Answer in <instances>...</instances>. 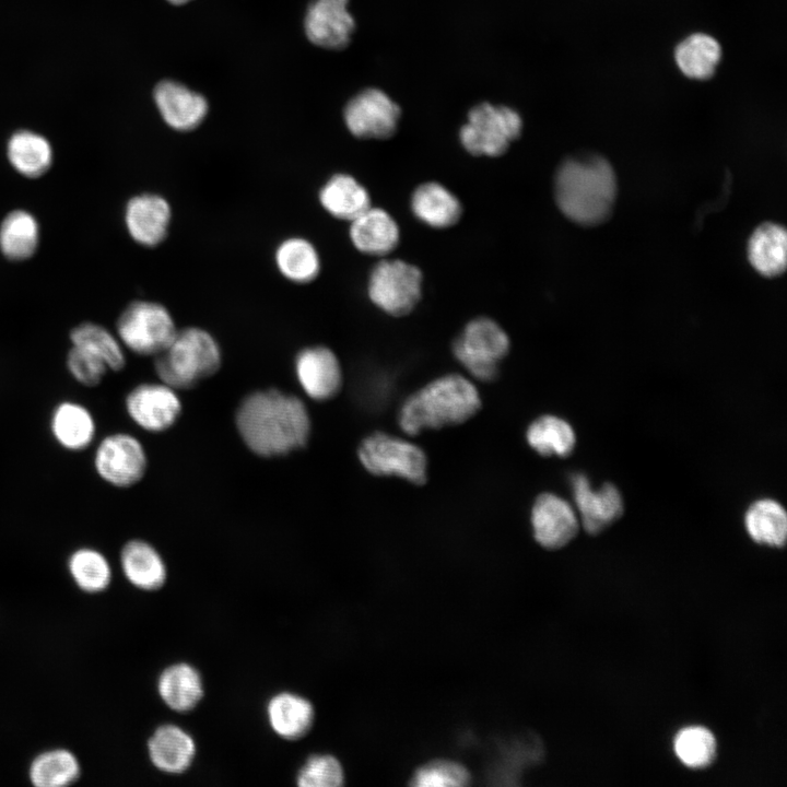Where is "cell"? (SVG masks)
Wrapping results in <instances>:
<instances>
[{"mask_svg": "<svg viewBox=\"0 0 787 787\" xmlns=\"http://www.w3.org/2000/svg\"><path fill=\"white\" fill-rule=\"evenodd\" d=\"M80 775L78 757L63 748L40 752L28 766V778L36 787H66L75 783Z\"/></svg>", "mask_w": 787, "mask_h": 787, "instance_id": "obj_32", "label": "cell"}, {"mask_svg": "<svg viewBox=\"0 0 787 787\" xmlns=\"http://www.w3.org/2000/svg\"><path fill=\"white\" fill-rule=\"evenodd\" d=\"M411 209L420 221L436 228L453 226L462 212L456 196L438 183L420 185L411 197Z\"/></svg>", "mask_w": 787, "mask_h": 787, "instance_id": "obj_28", "label": "cell"}, {"mask_svg": "<svg viewBox=\"0 0 787 787\" xmlns=\"http://www.w3.org/2000/svg\"><path fill=\"white\" fill-rule=\"evenodd\" d=\"M422 273L402 260H383L371 271L367 283L369 299L392 316L409 314L421 297Z\"/></svg>", "mask_w": 787, "mask_h": 787, "instance_id": "obj_10", "label": "cell"}, {"mask_svg": "<svg viewBox=\"0 0 787 787\" xmlns=\"http://www.w3.org/2000/svg\"><path fill=\"white\" fill-rule=\"evenodd\" d=\"M153 98L163 121L174 131L196 130L209 113L207 98L177 81L163 80L157 83Z\"/></svg>", "mask_w": 787, "mask_h": 787, "instance_id": "obj_16", "label": "cell"}, {"mask_svg": "<svg viewBox=\"0 0 787 787\" xmlns=\"http://www.w3.org/2000/svg\"><path fill=\"white\" fill-rule=\"evenodd\" d=\"M509 350L502 327L486 317L471 320L455 340L453 351L460 364L477 379L490 381Z\"/></svg>", "mask_w": 787, "mask_h": 787, "instance_id": "obj_9", "label": "cell"}, {"mask_svg": "<svg viewBox=\"0 0 787 787\" xmlns=\"http://www.w3.org/2000/svg\"><path fill=\"white\" fill-rule=\"evenodd\" d=\"M677 757L690 768L708 766L716 756L717 743L710 730L702 726L681 729L673 741Z\"/></svg>", "mask_w": 787, "mask_h": 787, "instance_id": "obj_37", "label": "cell"}, {"mask_svg": "<svg viewBox=\"0 0 787 787\" xmlns=\"http://www.w3.org/2000/svg\"><path fill=\"white\" fill-rule=\"evenodd\" d=\"M234 422L245 446L262 458L286 456L304 448L312 433L305 402L275 387L245 395L236 407Z\"/></svg>", "mask_w": 787, "mask_h": 787, "instance_id": "obj_1", "label": "cell"}, {"mask_svg": "<svg viewBox=\"0 0 787 787\" xmlns=\"http://www.w3.org/2000/svg\"><path fill=\"white\" fill-rule=\"evenodd\" d=\"M531 525L537 542L554 550L575 538L579 521L575 510L564 498L553 493H542L532 505Z\"/></svg>", "mask_w": 787, "mask_h": 787, "instance_id": "obj_19", "label": "cell"}, {"mask_svg": "<svg viewBox=\"0 0 787 787\" xmlns=\"http://www.w3.org/2000/svg\"><path fill=\"white\" fill-rule=\"evenodd\" d=\"M342 116L355 138L385 140L397 132L401 108L384 90L365 87L346 102Z\"/></svg>", "mask_w": 787, "mask_h": 787, "instance_id": "obj_11", "label": "cell"}, {"mask_svg": "<svg viewBox=\"0 0 787 787\" xmlns=\"http://www.w3.org/2000/svg\"><path fill=\"white\" fill-rule=\"evenodd\" d=\"M350 0H313L305 13L304 31L315 46L327 50L346 48L356 30Z\"/></svg>", "mask_w": 787, "mask_h": 787, "instance_id": "obj_15", "label": "cell"}, {"mask_svg": "<svg viewBox=\"0 0 787 787\" xmlns=\"http://www.w3.org/2000/svg\"><path fill=\"white\" fill-rule=\"evenodd\" d=\"M166 1H168L169 3H172V4H174V5H183V4H186V3H188V2H190V1H192V0H166Z\"/></svg>", "mask_w": 787, "mask_h": 787, "instance_id": "obj_41", "label": "cell"}, {"mask_svg": "<svg viewBox=\"0 0 787 787\" xmlns=\"http://www.w3.org/2000/svg\"><path fill=\"white\" fill-rule=\"evenodd\" d=\"M720 43L710 34L695 32L682 38L673 50L678 70L688 79L705 81L714 77L721 61Z\"/></svg>", "mask_w": 787, "mask_h": 787, "instance_id": "obj_24", "label": "cell"}, {"mask_svg": "<svg viewBox=\"0 0 787 787\" xmlns=\"http://www.w3.org/2000/svg\"><path fill=\"white\" fill-rule=\"evenodd\" d=\"M744 526L751 539L763 545L780 548L787 538V514L775 500L761 498L745 512Z\"/></svg>", "mask_w": 787, "mask_h": 787, "instance_id": "obj_31", "label": "cell"}, {"mask_svg": "<svg viewBox=\"0 0 787 787\" xmlns=\"http://www.w3.org/2000/svg\"><path fill=\"white\" fill-rule=\"evenodd\" d=\"M71 344L81 346L102 359L109 372H120L126 367V350L117 334L106 327L85 321L69 332Z\"/></svg>", "mask_w": 787, "mask_h": 787, "instance_id": "obj_35", "label": "cell"}, {"mask_svg": "<svg viewBox=\"0 0 787 787\" xmlns=\"http://www.w3.org/2000/svg\"><path fill=\"white\" fill-rule=\"evenodd\" d=\"M573 496L584 529L597 535L618 520L623 513V498L618 488L604 483L595 490L586 475L578 473L572 478Z\"/></svg>", "mask_w": 787, "mask_h": 787, "instance_id": "obj_18", "label": "cell"}, {"mask_svg": "<svg viewBox=\"0 0 787 787\" xmlns=\"http://www.w3.org/2000/svg\"><path fill=\"white\" fill-rule=\"evenodd\" d=\"M178 327L171 309L157 301L137 299L116 320V334L125 350L140 356L163 352Z\"/></svg>", "mask_w": 787, "mask_h": 787, "instance_id": "obj_6", "label": "cell"}, {"mask_svg": "<svg viewBox=\"0 0 787 787\" xmlns=\"http://www.w3.org/2000/svg\"><path fill=\"white\" fill-rule=\"evenodd\" d=\"M94 444L92 467L103 482L116 489H129L143 480L149 457L136 435L124 431L110 432Z\"/></svg>", "mask_w": 787, "mask_h": 787, "instance_id": "obj_7", "label": "cell"}, {"mask_svg": "<svg viewBox=\"0 0 787 787\" xmlns=\"http://www.w3.org/2000/svg\"><path fill=\"white\" fill-rule=\"evenodd\" d=\"M149 756L156 768L179 774L188 770L196 754V744L189 733L176 725H162L148 742Z\"/></svg>", "mask_w": 787, "mask_h": 787, "instance_id": "obj_25", "label": "cell"}, {"mask_svg": "<svg viewBox=\"0 0 787 787\" xmlns=\"http://www.w3.org/2000/svg\"><path fill=\"white\" fill-rule=\"evenodd\" d=\"M357 456L374 475H395L416 485L426 482V456L419 446L406 439L375 432L361 442Z\"/></svg>", "mask_w": 787, "mask_h": 787, "instance_id": "obj_8", "label": "cell"}, {"mask_svg": "<svg viewBox=\"0 0 787 787\" xmlns=\"http://www.w3.org/2000/svg\"><path fill=\"white\" fill-rule=\"evenodd\" d=\"M748 258L763 277L775 278L784 273L787 262V234L784 226L773 222L757 226L748 242Z\"/></svg>", "mask_w": 787, "mask_h": 787, "instance_id": "obj_26", "label": "cell"}, {"mask_svg": "<svg viewBox=\"0 0 787 787\" xmlns=\"http://www.w3.org/2000/svg\"><path fill=\"white\" fill-rule=\"evenodd\" d=\"M480 408L475 386L461 375L450 374L411 395L399 411L398 422L406 434L416 435L425 430L461 424Z\"/></svg>", "mask_w": 787, "mask_h": 787, "instance_id": "obj_3", "label": "cell"}, {"mask_svg": "<svg viewBox=\"0 0 787 787\" xmlns=\"http://www.w3.org/2000/svg\"><path fill=\"white\" fill-rule=\"evenodd\" d=\"M73 583L86 594L103 592L111 582V566L98 549L84 545L74 549L67 559Z\"/></svg>", "mask_w": 787, "mask_h": 787, "instance_id": "obj_34", "label": "cell"}, {"mask_svg": "<svg viewBox=\"0 0 787 787\" xmlns=\"http://www.w3.org/2000/svg\"><path fill=\"white\" fill-rule=\"evenodd\" d=\"M48 430L59 447L70 453H81L96 442L97 421L86 404L62 399L49 413Z\"/></svg>", "mask_w": 787, "mask_h": 787, "instance_id": "obj_17", "label": "cell"}, {"mask_svg": "<svg viewBox=\"0 0 787 787\" xmlns=\"http://www.w3.org/2000/svg\"><path fill=\"white\" fill-rule=\"evenodd\" d=\"M128 418L141 430L161 433L169 430L183 413L176 389L163 381H142L130 388L124 398Z\"/></svg>", "mask_w": 787, "mask_h": 787, "instance_id": "obj_12", "label": "cell"}, {"mask_svg": "<svg viewBox=\"0 0 787 787\" xmlns=\"http://www.w3.org/2000/svg\"><path fill=\"white\" fill-rule=\"evenodd\" d=\"M272 260L281 278L295 285L316 281L322 267L317 246L303 235H290L279 240Z\"/></svg>", "mask_w": 787, "mask_h": 787, "instance_id": "obj_20", "label": "cell"}, {"mask_svg": "<svg viewBox=\"0 0 787 787\" xmlns=\"http://www.w3.org/2000/svg\"><path fill=\"white\" fill-rule=\"evenodd\" d=\"M174 218L171 201L162 193L145 191L132 196L124 209V224L130 238L145 248L162 245Z\"/></svg>", "mask_w": 787, "mask_h": 787, "instance_id": "obj_13", "label": "cell"}, {"mask_svg": "<svg viewBox=\"0 0 787 787\" xmlns=\"http://www.w3.org/2000/svg\"><path fill=\"white\" fill-rule=\"evenodd\" d=\"M470 782L468 771L459 763L437 760L426 763L413 775L411 784L421 787L465 786Z\"/></svg>", "mask_w": 787, "mask_h": 787, "instance_id": "obj_40", "label": "cell"}, {"mask_svg": "<svg viewBox=\"0 0 787 787\" xmlns=\"http://www.w3.org/2000/svg\"><path fill=\"white\" fill-rule=\"evenodd\" d=\"M349 236L359 251L380 256L396 248L399 228L386 211L369 207L350 222Z\"/></svg>", "mask_w": 787, "mask_h": 787, "instance_id": "obj_23", "label": "cell"}, {"mask_svg": "<svg viewBox=\"0 0 787 787\" xmlns=\"http://www.w3.org/2000/svg\"><path fill=\"white\" fill-rule=\"evenodd\" d=\"M157 691L163 702L173 710L193 709L203 696L200 673L188 663H175L160 676Z\"/></svg>", "mask_w": 787, "mask_h": 787, "instance_id": "obj_29", "label": "cell"}, {"mask_svg": "<svg viewBox=\"0 0 787 787\" xmlns=\"http://www.w3.org/2000/svg\"><path fill=\"white\" fill-rule=\"evenodd\" d=\"M223 352L218 339L203 327L178 328L167 348L154 356V372L176 390L195 388L219 372Z\"/></svg>", "mask_w": 787, "mask_h": 787, "instance_id": "obj_4", "label": "cell"}, {"mask_svg": "<svg viewBox=\"0 0 787 787\" xmlns=\"http://www.w3.org/2000/svg\"><path fill=\"white\" fill-rule=\"evenodd\" d=\"M296 783L301 787H338L344 775L340 762L332 755H312L299 770Z\"/></svg>", "mask_w": 787, "mask_h": 787, "instance_id": "obj_39", "label": "cell"}, {"mask_svg": "<svg viewBox=\"0 0 787 787\" xmlns=\"http://www.w3.org/2000/svg\"><path fill=\"white\" fill-rule=\"evenodd\" d=\"M522 128V117L514 107L480 102L469 109L459 141L472 155L500 156L520 137Z\"/></svg>", "mask_w": 787, "mask_h": 787, "instance_id": "obj_5", "label": "cell"}, {"mask_svg": "<svg viewBox=\"0 0 787 787\" xmlns=\"http://www.w3.org/2000/svg\"><path fill=\"white\" fill-rule=\"evenodd\" d=\"M39 225L35 216L25 210H14L0 224V250L13 261H22L36 251Z\"/></svg>", "mask_w": 787, "mask_h": 787, "instance_id": "obj_33", "label": "cell"}, {"mask_svg": "<svg viewBox=\"0 0 787 787\" xmlns=\"http://www.w3.org/2000/svg\"><path fill=\"white\" fill-rule=\"evenodd\" d=\"M64 366L70 377L85 388L99 386L109 372L102 359L73 344L66 353Z\"/></svg>", "mask_w": 787, "mask_h": 787, "instance_id": "obj_38", "label": "cell"}, {"mask_svg": "<svg viewBox=\"0 0 787 787\" xmlns=\"http://www.w3.org/2000/svg\"><path fill=\"white\" fill-rule=\"evenodd\" d=\"M554 197L571 221L594 226L612 213L616 177L609 161L596 153H580L564 160L554 177Z\"/></svg>", "mask_w": 787, "mask_h": 787, "instance_id": "obj_2", "label": "cell"}, {"mask_svg": "<svg viewBox=\"0 0 787 787\" xmlns=\"http://www.w3.org/2000/svg\"><path fill=\"white\" fill-rule=\"evenodd\" d=\"M317 200L330 216L351 222L371 207L366 188L352 175L332 174L319 187Z\"/></svg>", "mask_w": 787, "mask_h": 787, "instance_id": "obj_22", "label": "cell"}, {"mask_svg": "<svg viewBox=\"0 0 787 787\" xmlns=\"http://www.w3.org/2000/svg\"><path fill=\"white\" fill-rule=\"evenodd\" d=\"M267 715L272 730L286 740L304 737L312 728L315 718L312 703L290 692L274 695L268 703Z\"/></svg>", "mask_w": 787, "mask_h": 787, "instance_id": "obj_27", "label": "cell"}, {"mask_svg": "<svg viewBox=\"0 0 787 787\" xmlns=\"http://www.w3.org/2000/svg\"><path fill=\"white\" fill-rule=\"evenodd\" d=\"M7 152L12 167L25 177H39L52 164L50 143L43 136L28 130L15 132L8 142Z\"/></svg>", "mask_w": 787, "mask_h": 787, "instance_id": "obj_30", "label": "cell"}, {"mask_svg": "<svg viewBox=\"0 0 787 787\" xmlns=\"http://www.w3.org/2000/svg\"><path fill=\"white\" fill-rule=\"evenodd\" d=\"M526 438L529 446L541 456H568L576 444L573 427L555 415H542L528 427Z\"/></svg>", "mask_w": 787, "mask_h": 787, "instance_id": "obj_36", "label": "cell"}, {"mask_svg": "<svg viewBox=\"0 0 787 787\" xmlns=\"http://www.w3.org/2000/svg\"><path fill=\"white\" fill-rule=\"evenodd\" d=\"M296 379L315 401H327L341 390L343 374L336 353L324 344L305 345L293 360Z\"/></svg>", "mask_w": 787, "mask_h": 787, "instance_id": "obj_14", "label": "cell"}, {"mask_svg": "<svg viewBox=\"0 0 787 787\" xmlns=\"http://www.w3.org/2000/svg\"><path fill=\"white\" fill-rule=\"evenodd\" d=\"M119 562L127 580L139 589L156 590L165 584V562L146 540L133 538L126 541L119 552Z\"/></svg>", "mask_w": 787, "mask_h": 787, "instance_id": "obj_21", "label": "cell"}]
</instances>
